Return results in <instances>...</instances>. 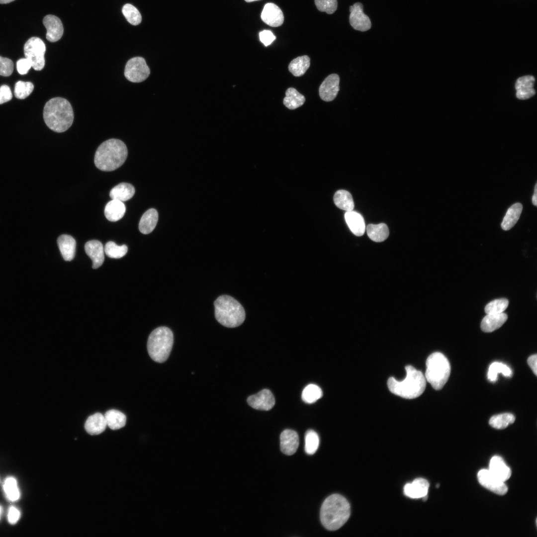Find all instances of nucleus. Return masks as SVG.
I'll list each match as a JSON object with an SVG mask.
<instances>
[{"label":"nucleus","mask_w":537,"mask_h":537,"mask_svg":"<svg viewBox=\"0 0 537 537\" xmlns=\"http://www.w3.org/2000/svg\"><path fill=\"white\" fill-rule=\"evenodd\" d=\"M14 0H0V3H8Z\"/></svg>","instance_id":"603ef678"},{"label":"nucleus","mask_w":537,"mask_h":537,"mask_svg":"<svg viewBox=\"0 0 537 537\" xmlns=\"http://www.w3.org/2000/svg\"><path fill=\"white\" fill-rule=\"evenodd\" d=\"M104 250L108 257L119 259L126 255L128 247L126 245L118 246L114 242L109 241L105 244Z\"/></svg>","instance_id":"4c0bfd02"},{"label":"nucleus","mask_w":537,"mask_h":537,"mask_svg":"<svg viewBox=\"0 0 537 537\" xmlns=\"http://www.w3.org/2000/svg\"><path fill=\"white\" fill-rule=\"evenodd\" d=\"M45 51L44 42L37 37L29 38L24 46L25 58L30 61L32 67L36 71H40L44 67Z\"/></svg>","instance_id":"6e6552de"},{"label":"nucleus","mask_w":537,"mask_h":537,"mask_svg":"<svg viewBox=\"0 0 537 537\" xmlns=\"http://www.w3.org/2000/svg\"><path fill=\"white\" fill-rule=\"evenodd\" d=\"M150 70L145 60L142 57H135L129 60L125 67L124 76L129 81L140 83L149 76Z\"/></svg>","instance_id":"1a4fd4ad"},{"label":"nucleus","mask_w":537,"mask_h":537,"mask_svg":"<svg viewBox=\"0 0 537 537\" xmlns=\"http://www.w3.org/2000/svg\"><path fill=\"white\" fill-rule=\"evenodd\" d=\"M340 78L337 74L328 76L322 82L319 89L321 98L325 101L334 100L340 90Z\"/></svg>","instance_id":"f8f14e48"},{"label":"nucleus","mask_w":537,"mask_h":537,"mask_svg":"<svg viewBox=\"0 0 537 537\" xmlns=\"http://www.w3.org/2000/svg\"><path fill=\"white\" fill-rule=\"evenodd\" d=\"M429 488V483L426 479L418 478L404 486V493L411 498H421L427 495Z\"/></svg>","instance_id":"a211bd4d"},{"label":"nucleus","mask_w":537,"mask_h":537,"mask_svg":"<svg viewBox=\"0 0 537 537\" xmlns=\"http://www.w3.org/2000/svg\"><path fill=\"white\" fill-rule=\"evenodd\" d=\"M245 0L246 1H247V2H252V1H256V0Z\"/></svg>","instance_id":"5fc2aeb1"},{"label":"nucleus","mask_w":537,"mask_h":537,"mask_svg":"<svg viewBox=\"0 0 537 537\" xmlns=\"http://www.w3.org/2000/svg\"><path fill=\"white\" fill-rule=\"evenodd\" d=\"M439 486H440V485L439 484L436 485V488H439Z\"/></svg>","instance_id":"6e6d98bb"},{"label":"nucleus","mask_w":537,"mask_h":537,"mask_svg":"<svg viewBox=\"0 0 537 537\" xmlns=\"http://www.w3.org/2000/svg\"><path fill=\"white\" fill-rule=\"evenodd\" d=\"M43 23L47 29L46 39L51 42H55L62 37L64 28L61 20L56 16L49 14L43 19Z\"/></svg>","instance_id":"4468645a"},{"label":"nucleus","mask_w":537,"mask_h":537,"mask_svg":"<svg viewBox=\"0 0 537 537\" xmlns=\"http://www.w3.org/2000/svg\"><path fill=\"white\" fill-rule=\"evenodd\" d=\"M499 373L506 377H511L512 375L511 369L506 364L502 362H494L489 367L487 372L488 379L491 382H495Z\"/></svg>","instance_id":"72a5a7b5"},{"label":"nucleus","mask_w":537,"mask_h":537,"mask_svg":"<svg viewBox=\"0 0 537 537\" xmlns=\"http://www.w3.org/2000/svg\"><path fill=\"white\" fill-rule=\"evenodd\" d=\"M508 316L503 312L487 314L481 322V330L486 333L492 332L500 328L507 320Z\"/></svg>","instance_id":"5701e85b"},{"label":"nucleus","mask_w":537,"mask_h":537,"mask_svg":"<svg viewBox=\"0 0 537 537\" xmlns=\"http://www.w3.org/2000/svg\"><path fill=\"white\" fill-rule=\"evenodd\" d=\"M20 512L17 508L14 506H10L8 509L7 519L11 524H15L19 519Z\"/></svg>","instance_id":"09e8293b"},{"label":"nucleus","mask_w":537,"mask_h":537,"mask_svg":"<svg viewBox=\"0 0 537 537\" xmlns=\"http://www.w3.org/2000/svg\"><path fill=\"white\" fill-rule=\"evenodd\" d=\"M310 65V59L308 56H299L289 63L288 70L293 76L300 77L305 73Z\"/></svg>","instance_id":"2f4dec72"},{"label":"nucleus","mask_w":537,"mask_h":537,"mask_svg":"<svg viewBox=\"0 0 537 537\" xmlns=\"http://www.w3.org/2000/svg\"><path fill=\"white\" fill-rule=\"evenodd\" d=\"M134 186L128 183L122 182L113 187L110 191L112 199L123 202L131 199L135 194Z\"/></svg>","instance_id":"bb28decb"},{"label":"nucleus","mask_w":537,"mask_h":537,"mask_svg":"<svg viewBox=\"0 0 537 537\" xmlns=\"http://www.w3.org/2000/svg\"><path fill=\"white\" fill-rule=\"evenodd\" d=\"M173 342L174 336L170 329L164 326L157 328L151 333L147 341L150 357L156 362H165L170 356Z\"/></svg>","instance_id":"423d86ee"},{"label":"nucleus","mask_w":537,"mask_h":537,"mask_svg":"<svg viewBox=\"0 0 537 537\" xmlns=\"http://www.w3.org/2000/svg\"><path fill=\"white\" fill-rule=\"evenodd\" d=\"M425 377L435 390H440L447 382L450 373V365L441 353L430 355L426 360Z\"/></svg>","instance_id":"0eeeda50"},{"label":"nucleus","mask_w":537,"mask_h":537,"mask_svg":"<svg viewBox=\"0 0 537 537\" xmlns=\"http://www.w3.org/2000/svg\"><path fill=\"white\" fill-rule=\"evenodd\" d=\"M488 470L493 475L503 482L508 480L511 475L510 468L499 456L496 455L492 457Z\"/></svg>","instance_id":"aec40b11"},{"label":"nucleus","mask_w":537,"mask_h":537,"mask_svg":"<svg viewBox=\"0 0 537 537\" xmlns=\"http://www.w3.org/2000/svg\"><path fill=\"white\" fill-rule=\"evenodd\" d=\"M368 237L376 242H381L385 240L389 236V229L384 223L378 224H370L366 228Z\"/></svg>","instance_id":"c756f323"},{"label":"nucleus","mask_w":537,"mask_h":537,"mask_svg":"<svg viewBox=\"0 0 537 537\" xmlns=\"http://www.w3.org/2000/svg\"><path fill=\"white\" fill-rule=\"evenodd\" d=\"M477 478L482 486L496 494L504 495L508 491V487L504 482L493 475L488 469L480 470L477 474Z\"/></svg>","instance_id":"9d476101"},{"label":"nucleus","mask_w":537,"mask_h":537,"mask_svg":"<svg viewBox=\"0 0 537 537\" xmlns=\"http://www.w3.org/2000/svg\"><path fill=\"white\" fill-rule=\"evenodd\" d=\"M406 376L401 381L393 377L387 380L389 391L395 395L406 399H414L421 395L426 385V380L423 373L411 365L405 367Z\"/></svg>","instance_id":"20e7f679"},{"label":"nucleus","mask_w":537,"mask_h":537,"mask_svg":"<svg viewBox=\"0 0 537 537\" xmlns=\"http://www.w3.org/2000/svg\"><path fill=\"white\" fill-rule=\"evenodd\" d=\"M261 18L265 23L271 27L280 26L284 21L282 10L273 3L265 4L262 12Z\"/></svg>","instance_id":"2eb2a0df"},{"label":"nucleus","mask_w":537,"mask_h":537,"mask_svg":"<svg viewBox=\"0 0 537 537\" xmlns=\"http://www.w3.org/2000/svg\"><path fill=\"white\" fill-rule=\"evenodd\" d=\"M346 222L352 233L357 236L363 235L365 231L364 219L360 214L353 210L346 211Z\"/></svg>","instance_id":"412c9836"},{"label":"nucleus","mask_w":537,"mask_h":537,"mask_svg":"<svg viewBox=\"0 0 537 537\" xmlns=\"http://www.w3.org/2000/svg\"><path fill=\"white\" fill-rule=\"evenodd\" d=\"M535 78L533 76H524L518 79L515 84L516 96L520 99H527L536 93L533 88Z\"/></svg>","instance_id":"6ab92c4d"},{"label":"nucleus","mask_w":537,"mask_h":537,"mask_svg":"<svg viewBox=\"0 0 537 537\" xmlns=\"http://www.w3.org/2000/svg\"><path fill=\"white\" fill-rule=\"evenodd\" d=\"M158 220L157 211L151 208L146 211L141 217L139 223V231L144 234H148L153 231Z\"/></svg>","instance_id":"a878e982"},{"label":"nucleus","mask_w":537,"mask_h":537,"mask_svg":"<svg viewBox=\"0 0 537 537\" xmlns=\"http://www.w3.org/2000/svg\"><path fill=\"white\" fill-rule=\"evenodd\" d=\"M508 305L509 301L506 298L495 299L486 305L485 312L487 314L501 313L505 310Z\"/></svg>","instance_id":"79ce46f5"},{"label":"nucleus","mask_w":537,"mask_h":537,"mask_svg":"<svg viewBox=\"0 0 537 537\" xmlns=\"http://www.w3.org/2000/svg\"><path fill=\"white\" fill-rule=\"evenodd\" d=\"M122 12L126 20L132 25H137L141 22L142 17L140 12L131 4H125L122 7Z\"/></svg>","instance_id":"58836bf2"},{"label":"nucleus","mask_w":537,"mask_h":537,"mask_svg":"<svg viewBox=\"0 0 537 537\" xmlns=\"http://www.w3.org/2000/svg\"><path fill=\"white\" fill-rule=\"evenodd\" d=\"M305 101L304 96L293 88H288L285 92L283 102L289 109H294L302 106Z\"/></svg>","instance_id":"7c9ffc66"},{"label":"nucleus","mask_w":537,"mask_h":537,"mask_svg":"<svg viewBox=\"0 0 537 537\" xmlns=\"http://www.w3.org/2000/svg\"><path fill=\"white\" fill-rule=\"evenodd\" d=\"M106 426L104 416L99 413H96L89 416L85 423L86 431L91 435L101 434L105 430Z\"/></svg>","instance_id":"b1692460"},{"label":"nucleus","mask_w":537,"mask_h":537,"mask_svg":"<svg viewBox=\"0 0 537 537\" xmlns=\"http://www.w3.org/2000/svg\"><path fill=\"white\" fill-rule=\"evenodd\" d=\"M515 420L514 415L503 413L492 416L489 422L491 427L497 429H503L513 424Z\"/></svg>","instance_id":"f704fd0d"},{"label":"nucleus","mask_w":537,"mask_h":537,"mask_svg":"<svg viewBox=\"0 0 537 537\" xmlns=\"http://www.w3.org/2000/svg\"><path fill=\"white\" fill-rule=\"evenodd\" d=\"M126 207L123 202L112 199L104 208V215L110 221L115 222L121 219L125 212Z\"/></svg>","instance_id":"393cba45"},{"label":"nucleus","mask_w":537,"mask_h":537,"mask_svg":"<svg viewBox=\"0 0 537 537\" xmlns=\"http://www.w3.org/2000/svg\"><path fill=\"white\" fill-rule=\"evenodd\" d=\"M104 416L107 426L111 430L119 429L126 424V416L118 410H109L105 413Z\"/></svg>","instance_id":"c85d7f7f"},{"label":"nucleus","mask_w":537,"mask_h":537,"mask_svg":"<svg viewBox=\"0 0 537 537\" xmlns=\"http://www.w3.org/2000/svg\"><path fill=\"white\" fill-rule=\"evenodd\" d=\"M335 205L340 209L346 211L353 210L354 202L351 193L345 190H339L334 196Z\"/></svg>","instance_id":"473e14b6"},{"label":"nucleus","mask_w":537,"mask_h":537,"mask_svg":"<svg viewBox=\"0 0 537 537\" xmlns=\"http://www.w3.org/2000/svg\"><path fill=\"white\" fill-rule=\"evenodd\" d=\"M2 512V507L0 506V518L1 517Z\"/></svg>","instance_id":"864d4df0"},{"label":"nucleus","mask_w":537,"mask_h":537,"mask_svg":"<svg viewBox=\"0 0 537 537\" xmlns=\"http://www.w3.org/2000/svg\"><path fill=\"white\" fill-rule=\"evenodd\" d=\"M322 395V391L318 386L310 384L303 390L302 399L305 402L311 404L319 399Z\"/></svg>","instance_id":"e433bc0d"},{"label":"nucleus","mask_w":537,"mask_h":537,"mask_svg":"<svg viewBox=\"0 0 537 537\" xmlns=\"http://www.w3.org/2000/svg\"><path fill=\"white\" fill-rule=\"evenodd\" d=\"M349 21L351 25L357 30L366 31L371 27L369 17L363 11V5L360 2H356L350 7Z\"/></svg>","instance_id":"9b49d317"},{"label":"nucleus","mask_w":537,"mask_h":537,"mask_svg":"<svg viewBox=\"0 0 537 537\" xmlns=\"http://www.w3.org/2000/svg\"><path fill=\"white\" fill-rule=\"evenodd\" d=\"M534 190H535L534 193L533 194V197H532V203H533V205H534L535 206H537V183H536Z\"/></svg>","instance_id":"3c124183"},{"label":"nucleus","mask_w":537,"mask_h":537,"mask_svg":"<svg viewBox=\"0 0 537 537\" xmlns=\"http://www.w3.org/2000/svg\"><path fill=\"white\" fill-rule=\"evenodd\" d=\"M85 250L92 260L93 268H97L102 265L104 260V250L100 242L95 240L89 241L86 243Z\"/></svg>","instance_id":"f3484780"},{"label":"nucleus","mask_w":537,"mask_h":537,"mask_svg":"<svg viewBox=\"0 0 537 537\" xmlns=\"http://www.w3.org/2000/svg\"><path fill=\"white\" fill-rule=\"evenodd\" d=\"M59 249L63 259L66 261H72L75 257L76 243L70 235L63 234L57 239Z\"/></svg>","instance_id":"4be33fe9"},{"label":"nucleus","mask_w":537,"mask_h":537,"mask_svg":"<svg viewBox=\"0 0 537 537\" xmlns=\"http://www.w3.org/2000/svg\"><path fill=\"white\" fill-rule=\"evenodd\" d=\"M43 118L47 126L52 130L63 132L72 125L74 112L70 103L66 99L57 97L50 99L43 109Z\"/></svg>","instance_id":"f03ea898"},{"label":"nucleus","mask_w":537,"mask_h":537,"mask_svg":"<svg viewBox=\"0 0 537 537\" xmlns=\"http://www.w3.org/2000/svg\"><path fill=\"white\" fill-rule=\"evenodd\" d=\"M31 67L30 61L26 58L19 59L16 62L17 70L21 75L26 74Z\"/></svg>","instance_id":"a18cd8bd"},{"label":"nucleus","mask_w":537,"mask_h":537,"mask_svg":"<svg viewBox=\"0 0 537 537\" xmlns=\"http://www.w3.org/2000/svg\"><path fill=\"white\" fill-rule=\"evenodd\" d=\"M260 41L265 46L270 45L275 39V36L270 30H264L259 33Z\"/></svg>","instance_id":"49530a36"},{"label":"nucleus","mask_w":537,"mask_h":537,"mask_svg":"<svg viewBox=\"0 0 537 537\" xmlns=\"http://www.w3.org/2000/svg\"><path fill=\"white\" fill-rule=\"evenodd\" d=\"M12 97L11 90L8 86L3 85L0 87V104L9 101Z\"/></svg>","instance_id":"de8ad7c7"},{"label":"nucleus","mask_w":537,"mask_h":537,"mask_svg":"<svg viewBox=\"0 0 537 537\" xmlns=\"http://www.w3.org/2000/svg\"><path fill=\"white\" fill-rule=\"evenodd\" d=\"M33 89L34 86L32 83L18 81L14 87V95L18 99H24L31 94Z\"/></svg>","instance_id":"a19ab883"},{"label":"nucleus","mask_w":537,"mask_h":537,"mask_svg":"<svg viewBox=\"0 0 537 537\" xmlns=\"http://www.w3.org/2000/svg\"><path fill=\"white\" fill-rule=\"evenodd\" d=\"M350 505L343 496L334 494L323 502L320 510V520L323 526L329 531L342 527L350 516Z\"/></svg>","instance_id":"f257e3e1"},{"label":"nucleus","mask_w":537,"mask_h":537,"mask_svg":"<svg viewBox=\"0 0 537 537\" xmlns=\"http://www.w3.org/2000/svg\"><path fill=\"white\" fill-rule=\"evenodd\" d=\"M317 9L328 14L333 13L338 7L337 0H315Z\"/></svg>","instance_id":"37998d69"},{"label":"nucleus","mask_w":537,"mask_h":537,"mask_svg":"<svg viewBox=\"0 0 537 537\" xmlns=\"http://www.w3.org/2000/svg\"><path fill=\"white\" fill-rule=\"evenodd\" d=\"M3 489L8 500L15 501L19 499L20 492L16 480L14 477H9L5 479L3 484Z\"/></svg>","instance_id":"c9c22d12"},{"label":"nucleus","mask_w":537,"mask_h":537,"mask_svg":"<svg viewBox=\"0 0 537 537\" xmlns=\"http://www.w3.org/2000/svg\"><path fill=\"white\" fill-rule=\"evenodd\" d=\"M13 71L12 61L7 58L0 56V76H9L12 73Z\"/></svg>","instance_id":"c03bdc74"},{"label":"nucleus","mask_w":537,"mask_h":537,"mask_svg":"<svg viewBox=\"0 0 537 537\" xmlns=\"http://www.w3.org/2000/svg\"><path fill=\"white\" fill-rule=\"evenodd\" d=\"M522 210L523 206L520 203H516L509 207L501 223L502 229L505 231L511 229L519 220Z\"/></svg>","instance_id":"cd10ccee"},{"label":"nucleus","mask_w":537,"mask_h":537,"mask_svg":"<svg viewBox=\"0 0 537 537\" xmlns=\"http://www.w3.org/2000/svg\"><path fill=\"white\" fill-rule=\"evenodd\" d=\"M128 154L124 143L119 139H110L102 143L94 156V164L103 171H112L125 162Z\"/></svg>","instance_id":"7ed1b4c3"},{"label":"nucleus","mask_w":537,"mask_h":537,"mask_svg":"<svg viewBox=\"0 0 537 537\" xmlns=\"http://www.w3.org/2000/svg\"><path fill=\"white\" fill-rule=\"evenodd\" d=\"M305 450L308 454H314L317 450L319 439L318 434L312 430H309L305 436Z\"/></svg>","instance_id":"ea45409f"},{"label":"nucleus","mask_w":537,"mask_h":537,"mask_svg":"<svg viewBox=\"0 0 537 537\" xmlns=\"http://www.w3.org/2000/svg\"><path fill=\"white\" fill-rule=\"evenodd\" d=\"M248 404L252 408L268 411L270 410L275 404L274 397L271 392L267 389L249 396L247 399Z\"/></svg>","instance_id":"ddd939ff"},{"label":"nucleus","mask_w":537,"mask_h":537,"mask_svg":"<svg viewBox=\"0 0 537 537\" xmlns=\"http://www.w3.org/2000/svg\"><path fill=\"white\" fill-rule=\"evenodd\" d=\"M299 445L297 433L292 430H284L280 436L281 451L285 454L291 455L297 450Z\"/></svg>","instance_id":"dca6fc26"},{"label":"nucleus","mask_w":537,"mask_h":537,"mask_svg":"<svg viewBox=\"0 0 537 537\" xmlns=\"http://www.w3.org/2000/svg\"><path fill=\"white\" fill-rule=\"evenodd\" d=\"M527 362L530 368L533 370L534 374L537 375V355L535 354L529 357L527 360Z\"/></svg>","instance_id":"8fccbe9b"},{"label":"nucleus","mask_w":537,"mask_h":537,"mask_svg":"<svg viewBox=\"0 0 537 537\" xmlns=\"http://www.w3.org/2000/svg\"><path fill=\"white\" fill-rule=\"evenodd\" d=\"M215 316L223 326L234 328L241 325L245 319V312L242 305L232 297L223 295L215 301Z\"/></svg>","instance_id":"39448f33"}]
</instances>
